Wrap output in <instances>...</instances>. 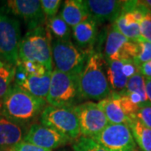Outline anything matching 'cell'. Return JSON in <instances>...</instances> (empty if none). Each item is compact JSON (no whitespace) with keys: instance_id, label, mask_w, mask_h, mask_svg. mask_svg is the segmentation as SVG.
<instances>
[{"instance_id":"cell-1","label":"cell","mask_w":151,"mask_h":151,"mask_svg":"<svg viewBox=\"0 0 151 151\" xmlns=\"http://www.w3.org/2000/svg\"><path fill=\"white\" fill-rule=\"evenodd\" d=\"M106 61L97 46L88 55L84 68L77 76L78 89L81 100L101 101L111 94L106 74Z\"/></svg>"},{"instance_id":"cell-2","label":"cell","mask_w":151,"mask_h":151,"mask_svg":"<svg viewBox=\"0 0 151 151\" xmlns=\"http://www.w3.org/2000/svg\"><path fill=\"white\" fill-rule=\"evenodd\" d=\"M46 101L30 95L16 85H12L0 104V113L19 124L29 125L40 118Z\"/></svg>"},{"instance_id":"cell-3","label":"cell","mask_w":151,"mask_h":151,"mask_svg":"<svg viewBox=\"0 0 151 151\" xmlns=\"http://www.w3.org/2000/svg\"><path fill=\"white\" fill-rule=\"evenodd\" d=\"M19 60L37 62L43 65L50 72L53 71L51 40L44 26L28 30L21 38Z\"/></svg>"},{"instance_id":"cell-4","label":"cell","mask_w":151,"mask_h":151,"mask_svg":"<svg viewBox=\"0 0 151 151\" xmlns=\"http://www.w3.org/2000/svg\"><path fill=\"white\" fill-rule=\"evenodd\" d=\"M21 40L20 22L7 9L0 7V58L8 65L16 66Z\"/></svg>"},{"instance_id":"cell-5","label":"cell","mask_w":151,"mask_h":151,"mask_svg":"<svg viewBox=\"0 0 151 151\" xmlns=\"http://www.w3.org/2000/svg\"><path fill=\"white\" fill-rule=\"evenodd\" d=\"M50 106L56 108H71L82 100L80 97L77 76L53 70L46 99Z\"/></svg>"},{"instance_id":"cell-6","label":"cell","mask_w":151,"mask_h":151,"mask_svg":"<svg viewBox=\"0 0 151 151\" xmlns=\"http://www.w3.org/2000/svg\"><path fill=\"white\" fill-rule=\"evenodd\" d=\"M51 53L55 70L78 76L90 52L82 50L71 40H51Z\"/></svg>"},{"instance_id":"cell-7","label":"cell","mask_w":151,"mask_h":151,"mask_svg":"<svg viewBox=\"0 0 151 151\" xmlns=\"http://www.w3.org/2000/svg\"><path fill=\"white\" fill-rule=\"evenodd\" d=\"M40 124L58 131L72 143L81 137L79 122L73 107L56 108L46 106L40 116Z\"/></svg>"},{"instance_id":"cell-8","label":"cell","mask_w":151,"mask_h":151,"mask_svg":"<svg viewBox=\"0 0 151 151\" xmlns=\"http://www.w3.org/2000/svg\"><path fill=\"white\" fill-rule=\"evenodd\" d=\"M103 53L105 61L134 60L138 53V42L123 35L113 24L105 29Z\"/></svg>"},{"instance_id":"cell-9","label":"cell","mask_w":151,"mask_h":151,"mask_svg":"<svg viewBox=\"0 0 151 151\" xmlns=\"http://www.w3.org/2000/svg\"><path fill=\"white\" fill-rule=\"evenodd\" d=\"M92 139L108 151H134L137 148L127 124H109Z\"/></svg>"},{"instance_id":"cell-10","label":"cell","mask_w":151,"mask_h":151,"mask_svg":"<svg viewBox=\"0 0 151 151\" xmlns=\"http://www.w3.org/2000/svg\"><path fill=\"white\" fill-rule=\"evenodd\" d=\"M73 109L78 119L81 136L92 138L109 124L103 110L94 102L79 103L73 107Z\"/></svg>"},{"instance_id":"cell-11","label":"cell","mask_w":151,"mask_h":151,"mask_svg":"<svg viewBox=\"0 0 151 151\" xmlns=\"http://www.w3.org/2000/svg\"><path fill=\"white\" fill-rule=\"evenodd\" d=\"M145 10L140 1H124L122 14L113 24L125 37L138 41L141 40L139 23Z\"/></svg>"},{"instance_id":"cell-12","label":"cell","mask_w":151,"mask_h":151,"mask_svg":"<svg viewBox=\"0 0 151 151\" xmlns=\"http://www.w3.org/2000/svg\"><path fill=\"white\" fill-rule=\"evenodd\" d=\"M5 6L13 15L24 20L28 30L44 26L45 23L46 18L39 0H9Z\"/></svg>"},{"instance_id":"cell-13","label":"cell","mask_w":151,"mask_h":151,"mask_svg":"<svg viewBox=\"0 0 151 151\" xmlns=\"http://www.w3.org/2000/svg\"><path fill=\"white\" fill-rule=\"evenodd\" d=\"M24 141L50 150L72 143V141L58 131L37 123L30 125Z\"/></svg>"},{"instance_id":"cell-14","label":"cell","mask_w":151,"mask_h":151,"mask_svg":"<svg viewBox=\"0 0 151 151\" xmlns=\"http://www.w3.org/2000/svg\"><path fill=\"white\" fill-rule=\"evenodd\" d=\"M137 73L139 66L134 60L106 61V74L112 92H124L130 77Z\"/></svg>"},{"instance_id":"cell-15","label":"cell","mask_w":151,"mask_h":151,"mask_svg":"<svg viewBox=\"0 0 151 151\" xmlns=\"http://www.w3.org/2000/svg\"><path fill=\"white\" fill-rule=\"evenodd\" d=\"M89 17L97 24L114 23L120 16L124 1L119 0H86L84 1Z\"/></svg>"},{"instance_id":"cell-16","label":"cell","mask_w":151,"mask_h":151,"mask_svg":"<svg viewBox=\"0 0 151 151\" xmlns=\"http://www.w3.org/2000/svg\"><path fill=\"white\" fill-rule=\"evenodd\" d=\"M30 126L9 119L0 113V149L9 151L24 140Z\"/></svg>"},{"instance_id":"cell-17","label":"cell","mask_w":151,"mask_h":151,"mask_svg":"<svg viewBox=\"0 0 151 151\" xmlns=\"http://www.w3.org/2000/svg\"><path fill=\"white\" fill-rule=\"evenodd\" d=\"M98 24L92 18L71 28V35L75 40V45L82 50L90 52L94 49L97 42Z\"/></svg>"},{"instance_id":"cell-18","label":"cell","mask_w":151,"mask_h":151,"mask_svg":"<svg viewBox=\"0 0 151 151\" xmlns=\"http://www.w3.org/2000/svg\"><path fill=\"white\" fill-rule=\"evenodd\" d=\"M98 106L106 115L109 124L129 125L132 119L124 112L120 103L119 93L111 92L108 97L99 101Z\"/></svg>"},{"instance_id":"cell-19","label":"cell","mask_w":151,"mask_h":151,"mask_svg":"<svg viewBox=\"0 0 151 151\" xmlns=\"http://www.w3.org/2000/svg\"><path fill=\"white\" fill-rule=\"evenodd\" d=\"M60 15L70 28L75 27L90 18L84 0L65 1Z\"/></svg>"},{"instance_id":"cell-20","label":"cell","mask_w":151,"mask_h":151,"mask_svg":"<svg viewBox=\"0 0 151 151\" xmlns=\"http://www.w3.org/2000/svg\"><path fill=\"white\" fill-rule=\"evenodd\" d=\"M123 92L137 108L150 105L146 96L145 78L139 72L130 77Z\"/></svg>"},{"instance_id":"cell-21","label":"cell","mask_w":151,"mask_h":151,"mask_svg":"<svg viewBox=\"0 0 151 151\" xmlns=\"http://www.w3.org/2000/svg\"><path fill=\"white\" fill-rule=\"evenodd\" d=\"M51 73L47 72L40 76H28L27 79L18 86L34 97L45 100L49 92Z\"/></svg>"},{"instance_id":"cell-22","label":"cell","mask_w":151,"mask_h":151,"mask_svg":"<svg viewBox=\"0 0 151 151\" xmlns=\"http://www.w3.org/2000/svg\"><path fill=\"white\" fill-rule=\"evenodd\" d=\"M45 30L50 40H70L71 28L64 21V19L57 14L45 19Z\"/></svg>"},{"instance_id":"cell-23","label":"cell","mask_w":151,"mask_h":151,"mask_svg":"<svg viewBox=\"0 0 151 151\" xmlns=\"http://www.w3.org/2000/svg\"><path fill=\"white\" fill-rule=\"evenodd\" d=\"M129 126L135 144L140 150L151 151V129L146 127L137 119H133Z\"/></svg>"},{"instance_id":"cell-24","label":"cell","mask_w":151,"mask_h":151,"mask_svg":"<svg viewBox=\"0 0 151 151\" xmlns=\"http://www.w3.org/2000/svg\"><path fill=\"white\" fill-rule=\"evenodd\" d=\"M15 70V65L8 64L0 67V104L13 85Z\"/></svg>"},{"instance_id":"cell-25","label":"cell","mask_w":151,"mask_h":151,"mask_svg":"<svg viewBox=\"0 0 151 151\" xmlns=\"http://www.w3.org/2000/svg\"><path fill=\"white\" fill-rule=\"evenodd\" d=\"M72 149L74 151H108L92 138L84 136L79 137L72 143Z\"/></svg>"},{"instance_id":"cell-26","label":"cell","mask_w":151,"mask_h":151,"mask_svg":"<svg viewBox=\"0 0 151 151\" xmlns=\"http://www.w3.org/2000/svg\"><path fill=\"white\" fill-rule=\"evenodd\" d=\"M138 42V53L134 59L135 64L139 66L141 64L151 60V43L143 40H139Z\"/></svg>"},{"instance_id":"cell-27","label":"cell","mask_w":151,"mask_h":151,"mask_svg":"<svg viewBox=\"0 0 151 151\" xmlns=\"http://www.w3.org/2000/svg\"><path fill=\"white\" fill-rule=\"evenodd\" d=\"M19 65H20L23 67V69L25 70V72L29 76H44L47 72H50L46 70V68L43 65L37 63V62H33V61H28V60H18Z\"/></svg>"},{"instance_id":"cell-28","label":"cell","mask_w":151,"mask_h":151,"mask_svg":"<svg viewBox=\"0 0 151 151\" xmlns=\"http://www.w3.org/2000/svg\"><path fill=\"white\" fill-rule=\"evenodd\" d=\"M141 40L151 43V11L146 9L140 23Z\"/></svg>"},{"instance_id":"cell-29","label":"cell","mask_w":151,"mask_h":151,"mask_svg":"<svg viewBox=\"0 0 151 151\" xmlns=\"http://www.w3.org/2000/svg\"><path fill=\"white\" fill-rule=\"evenodd\" d=\"M62 1L60 0H41L40 5L45 18H51L57 15Z\"/></svg>"},{"instance_id":"cell-30","label":"cell","mask_w":151,"mask_h":151,"mask_svg":"<svg viewBox=\"0 0 151 151\" xmlns=\"http://www.w3.org/2000/svg\"><path fill=\"white\" fill-rule=\"evenodd\" d=\"M136 119L146 127L151 129V105L139 108L136 113Z\"/></svg>"},{"instance_id":"cell-31","label":"cell","mask_w":151,"mask_h":151,"mask_svg":"<svg viewBox=\"0 0 151 151\" xmlns=\"http://www.w3.org/2000/svg\"><path fill=\"white\" fill-rule=\"evenodd\" d=\"M9 151H52L46 149H43L40 147L35 145L33 144L28 143L26 141H21L16 145L14 146Z\"/></svg>"},{"instance_id":"cell-32","label":"cell","mask_w":151,"mask_h":151,"mask_svg":"<svg viewBox=\"0 0 151 151\" xmlns=\"http://www.w3.org/2000/svg\"><path fill=\"white\" fill-rule=\"evenodd\" d=\"M28 74L25 72V70L23 69L21 65L17 64L16 65V70H15V74H14V85L19 86L21 83L27 79Z\"/></svg>"},{"instance_id":"cell-33","label":"cell","mask_w":151,"mask_h":151,"mask_svg":"<svg viewBox=\"0 0 151 151\" xmlns=\"http://www.w3.org/2000/svg\"><path fill=\"white\" fill-rule=\"evenodd\" d=\"M139 72L145 79H151V60L141 64L139 66Z\"/></svg>"},{"instance_id":"cell-34","label":"cell","mask_w":151,"mask_h":151,"mask_svg":"<svg viewBox=\"0 0 151 151\" xmlns=\"http://www.w3.org/2000/svg\"><path fill=\"white\" fill-rule=\"evenodd\" d=\"M145 90L148 101L151 105V79H145Z\"/></svg>"},{"instance_id":"cell-35","label":"cell","mask_w":151,"mask_h":151,"mask_svg":"<svg viewBox=\"0 0 151 151\" xmlns=\"http://www.w3.org/2000/svg\"><path fill=\"white\" fill-rule=\"evenodd\" d=\"M140 3L145 7L146 9H148L149 10L151 11V0H142V1H140Z\"/></svg>"},{"instance_id":"cell-36","label":"cell","mask_w":151,"mask_h":151,"mask_svg":"<svg viewBox=\"0 0 151 151\" xmlns=\"http://www.w3.org/2000/svg\"><path fill=\"white\" fill-rule=\"evenodd\" d=\"M4 63L0 60V67H2V66H4Z\"/></svg>"},{"instance_id":"cell-37","label":"cell","mask_w":151,"mask_h":151,"mask_svg":"<svg viewBox=\"0 0 151 151\" xmlns=\"http://www.w3.org/2000/svg\"><path fill=\"white\" fill-rule=\"evenodd\" d=\"M134 151H140V150H139L138 148H136V149H135V150Z\"/></svg>"},{"instance_id":"cell-38","label":"cell","mask_w":151,"mask_h":151,"mask_svg":"<svg viewBox=\"0 0 151 151\" xmlns=\"http://www.w3.org/2000/svg\"><path fill=\"white\" fill-rule=\"evenodd\" d=\"M60 151H70V150H60Z\"/></svg>"},{"instance_id":"cell-39","label":"cell","mask_w":151,"mask_h":151,"mask_svg":"<svg viewBox=\"0 0 151 151\" xmlns=\"http://www.w3.org/2000/svg\"><path fill=\"white\" fill-rule=\"evenodd\" d=\"M0 151H5V150H2V149H0Z\"/></svg>"}]
</instances>
